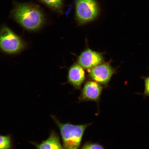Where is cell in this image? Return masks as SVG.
Returning a JSON list of instances; mask_svg holds the SVG:
<instances>
[{
  "label": "cell",
  "mask_w": 149,
  "mask_h": 149,
  "mask_svg": "<svg viewBox=\"0 0 149 149\" xmlns=\"http://www.w3.org/2000/svg\"><path fill=\"white\" fill-rule=\"evenodd\" d=\"M10 16L24 29L31 31L40 29L45 24L46 20L41 8L31 3L14 2Z\"/></svg>",
  "instance_id": "1"
},
{
  "label": "cell",
  "mask_w": 149,
  "mask_h": 149,
  "mask_svg": "<svg viewBox=\"0 0 149 149\" xmlns=\"http://www.w3.org/2000/svg\"><path fill=\"white\" fill-rule=\"evenodd\" d=\"M59 128L64 149H79L84 133L91 124L75 125L61 123L54 115L51 116Z\"/></svg>",
  "instance_id": "2"
},
{
  "label": "cell",
  "mask_w": 149,
  "mask_h": 149,
  "mask_svg": "<svg viewBox=\"0 0 149 149\" xmlns=\"http://www.w3.org/2000/svg\"><path fill=\"white\" fill-rule=\"evenodd\" d=\"M100 8L96 0H77L75 19L78 25L83 26L94 21L99 16Z\"/></svg>",
  "instance_id": "3"
},
{
  "label": "cell",
  "mask_w": 149,
  "mask_h": 149,
  "mask_svg": "<svg viewBox=\"0 0 149 149\" xmlns=\"http://www.w3.org/2000/svg\"><path fill=\"white\" fill-rule=\"evenodd\" d=\"M23 39L10 28L3 25L0 29V50L9 54H15L25 49Z\"/></svg>",
  "instance_id": "4"
},
{
  "label": "cell",
  "mask_w": 149,
  "mask_h": 149,
  "mask_svg": "<svg viewBox=\"0 0 149 149\" xmlns=\"http://www.w3.org/2000/svg\"><path fill=\"white\" fill-rule=\"evenodd\" d=\"M88 71L89 79L103 86H107L112 77L116 73V69L110 63L103 62Z\"/></svg>",
  "instance_id": "5"
},
{
  "label": "cell",
  "mask_w": 149,
  "mask_h": 149,
  "mask_svg": "<svg viewBox=\"0 0 149 149\" xmlns=\"http://www.w3.org/2000/svg\"><path fill=\"white\" fill-rule=\"evenodd\" d=\"M104 60L103 53L87 47L78 56L77 63L84 69L88 70L104 62Z\"/></svg>",
  "instance_id": "6"
},
{
  "label": "cell",
  "mask_w": 149,
  "mask_h": 149,
  "mask_svg": "<svg viewBox=\"0 0 149 149\" xmlns=\"http://www.w3.org/2000/svg\"><path fill=\"white\" fill-rule=\"evenodd\" d=\"M104 86L96 82L89 80L86 81L79 96L80 102H99Z\"/></svg>",
  "instance_id": "7"
},
{
  "label": "cell",
  "mask_w": 149,
  "mask_h": 149,
  "mask_svg": "<svg viewBox=\"0 0 149 149\" xmlns=\"http://www.w3.org/2000/svg\"><path fill=\"white\" fill-rule=\"evenodd\" d=\"M86 79L84 69L77 63H74L70 67L68 72V81L74 89H81Z\"/></svg>",
  "instance_id": "8"
},
{
  "label": "cell",
  "mask_w": 149,
  "mask_h": 149,
  "mask_svg": "<svg viewBox=\"0 0 149 149\" xmlns=\"http://www.w3.org/2000/svg\"><path fill=\"white\" fill-rule=\"evenodd\" d=\"M36 149H64L61 145L59 136L53 130H52L48 138L41 143H33Z\"/></svg>",
  "instance_id": "9"
},
{
  "label": "cell",
  "mask_w": 149,
  "mask_h": 149,
  "mask_svg": "<svg viewBox=\"0 0 149 149\" xmlns=\"http://www.w3.org/2000/svg\"><path fill=\"white\" fill-rule=\"evenodd\" d=\"M40 2L57 13H63L64 2L63 0H39Z\"/></svg>",
  "instance_id": "10"
},
{
  "label": "cell",
  "mask_w": 149,
  "mask_h": 149,
  "mask_svg": "<svg viewBox=\"0 0 149 149\" xmlns=\"http://www.w3.org/2000/svg\"><path fill=\"white\" fill-rule=\"evenodd\" d=\"M13 145L10 135H0V149H12Z\"/></svg>",
  "instance_id": "11"
},
{
  "label": "cell",
  "mask_w": 149,
  "mask_h": 149,
  "mask_svg": "<svg viewBox=\"0 0 149 149\" xmlns=\"http://www.w3.org/2000/svg\"><path fill=\"white\" fill-rule=\"evenodd\" d=\"M81 149H105L101 145L98 143H87L83 145Z\"/></svg>",
  "instance_id": "12"
},
{
  "label": "cell",
  "mask_w": 149,
  "mask_h": 149,
  "mask_svg": "<svg viewBox=\"0 0 149 149\" xmlns=\"http://www.w3.org/2000/svg\"><path fill=\"white\" fill-rule=\"evenodd\" d=\"M145 84V90L143 95L145 97L149 96V76L143 77Z\"/></svg>",
  "instance_id": "13"
}]
</instances>
